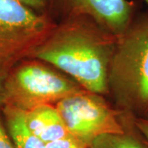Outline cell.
Segmentation results:
<instances>
[{
    "label": "cell",
    "instance_id": "15",
    "mask_svg": "<svg viewBox=\"0 0 148 148\" xmlns=\"http://www.w3.org/2000/svg\"><path fill=\"white\" fill-rule=\"evenodd\" d=\"M143 1H144V2L146 3V4H147V7H148V0H143Z\"/></svg>",
    "mask_w": 148,
    "mask_h": 148
},
{
    "label": "cell",
    "instance_id": "14",
    "mask_svg": "<svg viewBox=\"0 0 148 148\" xmlns=\"http://www.w3.org/2000/svg\"><path fill=\"white\" fill-rule=\"evenodd\" d=\"M5 75L0 73V108H2L4 103V81Z\"/></svg>",
    "mask_w": 148,
    "mask_h": 148
},
{
    "label": "cell",
    "instance_id": "12",
    "mask_svg": "<svg viewBox=\"0 0 148 148\" xmlns=\"http://www.w3.org/2000/svg\"><path fill=\"white\" fill-rule=\"evenodd\" d=\"M0 148H16L6 127L2 108H0Z\"/></svg>",
    "mask_w": 148,
    "mask_h": 148
},
{
    "label": "cell",
    "instance_id": "8",
    "mask_svg": "<svg viewBox=\"0 0 148 148\" xmlns=\"http://www.w3.org/2000/svg\"><path fill=\"white\" fill-rule=\"evenodd\" d=\"M7 129L16 148H46L44 143L34 136L26 125L24 113L11 106L2 107Z\"/></svg>",
    "mask_w": 148,
    "mask_h": 148
},
{
    "label": "cell",
    "instance_id": "13",
    "mask_svg": "<svg viewBox=\"0 0 148 148\" xmlns=\"http://www.w3.org/2000/svg\"><path fill=\"white\" fill-rule=\"evenodd\" d=\"M134 124L138 131L145 138L148 143V119L147 118H137L134 119Z\"/></svg>",
    "mask_w": 148,
    "mask_h": 148
},
{
    "label": "cell",
    "instance_id": "11",
    "mask_svg": "<svg viewBox=\"0 0 148 148\" xmlns=\"http://www.w3.org/2000/svg\"><path fill=\"white\" fill-rule=\"evenodd\" d=\"M45 145L46 148H87L72 136L47 143Z\"/></svg>",
    "mask_w": 148,
    "mask_h": 148
},
{
    "label": "cell",
    "instance_id": "9",
    "mask_svg": "<svg viewBox=\"0 0 148 148\" xmlns=\"http://www.w3.org/2000/svg\"><path fill=\"white\" fill-rule=\"evenodd\" d=\"M90 148H148V143L135 126L134 118L129 117L124 132L102 135Z\"/></svg>",
    "mask_w": 148,
    "mask_h": 148
},
{
    "label": "cell",
    "instance_id": "1",
    "mask_svg": "<svg viewBox=\"0 0 148 148\" xmlns=\"http://www.w3.org/2000/svg\"><path fill=\"white\" fill-rule=\"evenodd\" d=\"M117 37L86 16H67L29 58L55 67L84 90L108 95V75Z\"/></svg>",
    "mask_w": 148,
    "mask_h": 148
},
{
    "label": "cell",
    "instance_id": "3",
    "mask_svg": "<svg viewBox=\"0 0 148 148\" xmlns=\"http://www.w3.org/2000/svg\"><path fill=\"white\" fill-rule=\"evenodd\" d=\"M83 90L77 82L55 67L27 58L13 66L6 76L3 106L28 112L40 106H55Z\"/></svg>",
    "mask_w": 148,
    "mask_h": 148
},
{
    "label": "cell",
    "instance_id": "4",
    "mask_svg": "<svg viewBox=\"0 0 148 148\" xmlns=\"http://www.w3.org/2000/svg\"><path fill=\"white\" fill-rule=\"evenodd\" d=\"M57 23L17 0H0V73L29 58Z\"/></svg>",
    "mask_w": 148,
    "mask_h": 148
},
{
    "label": "cell",
    "instance_id": "16",
    "mask_svg": "<svg viewBox=\"0 0 148 148\" xmlns=\"http://www.w3.org/2000/svg\"><path fill=\"white\" fill-rule=\"evenodd\" d=\"M146 118H147V119H148V114H147V117H146Z\"/></svg>",
    "mask_w": 148,
    "mask_h": 148
},
{
    "label": "cell",
    "instance_id": "2",
    "mask_svg": "<svg viewBox=\"0 0 148 148\" xmlns=\"http://www.w3.org/2000/svg\"><path fill=\"white\" fill-rule=\"evenodd\" d=\"M115 108L134 119L148 114V16L133 20L117 37L108 75Z\"/></svg>",
    "mask_w": 148,
    "mask_h": 148
},
{
    "label": "cell",
    "instance_id": "10",
    "mask_svg": "<svg viewBox=\"0 0 148 148\" xmlns=\"http://www.w3.org/2000/svg\"><path fill=\"white\" fill-rule=\"evenodd\" d=\"M40 14L53 16L57 8V0H17Z\"/></svg>",
    "mask_w": 148,
    "mask_h": 148
},
{
    "label": "cell",
    "instance_id": "7",
    "mask_svg": "<svg viewBox=\"0 0 148 148\" xmlns=\"http://www.w3.org/2000/svg\"><path fill=\"white\" fill-rule=\"evenodd\" d=\"M23 113L30 132L45 144L71 136L54 106H40Z\"/></svg>",
    "mask_w": 148,
    "mask_h": 148
},
{
    "label": "cell",
    "instance_id": "5",
    "mask_svg": "<svg viewBox=\"0 0 148 148\" xmlns=\"http://www.w3.org/2000/svg\"><path fill=\"white\" fill-rule=\"evenodd\" d=\"M54 106L69 134L87 148L102 135L124 132L131 117L111 106L105 95L87 90L69 95Z\"/></svg>",
    "mask_w": 148,
    "mask_h": 148
},
{
    "label": "cell",
    "instance_id": "6",
    "mask_svg": "<svg viewBox=\"0 0 148 148\" xmlns=\"http://www.w3.org/2000/svg\"><path fill=\"white\" fill-rule=\"evenodd\" d=\"M64 17L86 16L116 37L133 21V5L127 0H57Z\"/></svg>",
    "mask_w": 148,
    "mask_h": 148
}]
</instances>
